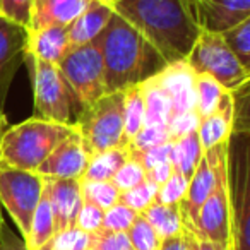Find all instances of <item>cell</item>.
<instances>
[{
	"label": "cell",
	"mask_w": 250,
	"mask_h": 250,
	"mask_svg": "<svg viewBox=\"0 0 250 250\" xmlns=\"http://www.w3.org/2000/svg\"><path fill=\"white\" fill-rule=\"evenodd\" d=\"M113 11L144 36L165 63L187 60L201 33L188 0H117Z\"/></svg>",
	"instance_id": "6da1fadb"
},
{
	"label": "cell",
	"mask_w": 250,
	"mask_h": 250,
	"mask_svg": "<svg viewBox=\"0 0 250 250\" xmlns=\"http://www.w3.org/2000/svg\"><path fill=\"white\" fill-rule=\"evenodd\" d=\"M96 43L103 60L106 93L141 84L167 65L144 36L117 12H113Z\"/></svg>",
	"instance_id": "7a4b0ae2"
},
{
	"label": "cell",
	"mask_w": 250,
	"mask_h": 250,
	"mask_svg": "<svg viewBox=\"0 0 250 250\" xmlns=\"http://www.w3.org/2000/svg\"><path fill=\"white\" fill-rule=\"evenodd\" d=\"M74 130V124H57L36 117L7 127L0 143V163L18 170L36 171Z\"/></svg>",
	"instance_id": "3957f363"
},
{
	"label": "cell",
	"mask_w": 250,
	"mask_h": 250,
	"mask_svg": "<svg viewBox=\"0 0 250 250\" xmlns=\"http://www.w3.org/2000/svg\"><path fill=\"white\" fill-rule=\"evenodd\" d=\"M249 132H233L228 141L229 250H250V158Z\"/></svg>",
	"instance_id": "277c9868"
},
{
	"label": "cell",
	"mask_w": 250,
	"mask_h": 250,
	"mask_svg": "<svg viewBox=\"0 0 250 250\" xmlns=\"http://www.w3.org/2000/svg\"><path fill=\"white\" fill-rule=\"evenodd\" d=\"M122 103L124 91H115L103 94L98 101L79 111V118L74 125L89 156L101 151L129 146L124 136Z\"/></svg>",
	"instance_id": "5b68a950"
},
{
	"label": "cell",
	"mask_w": 250,
	"mask_h": 250,
	"mask_svg": "<svg viewBox=\"0 0 250 250\" xmlns=\"http://www.w3.org/2000/svg\"><path fill=\"white\" fill-rule=\"evenodd\" d=\"M214 161L216 182L214 188L201 206L195 223L188 231L197 238L216 243L229 250L231 223H229V195H228V143L208 149Z\"/></svg>",
	"instance_id": "8992f818"
},
{
	"label": "cell",
	"mask_w": 250,
	"mask_h": 250,
	"mask_svg": "<svg viewBox=\"0 0 250 250\" xmlns=\"http://www.w3.org/2000/svg\"><path fill=\"white\" fill-rule=\"evenodd\" d=\"M57 67L72 96L81 104V110L106 94L103 60L96 40L81 46H70Z\"/></svg>",
	"instance_id": "52a82bcc"
},
{
	"label": "cell",
	"mask_w": 250,
	"mask_h": 250,
	"mask_svg": "<svg viewBox=\"0 0 250 250\" xmlns=\"http://www.w3.org/2000/svg\"><path fill=\"white\" fill-rule=\"evenodd\" d=\"M187 63L195 74H208L218 81L226 91L235 93L247 86L250 70L238 62L225 45L221 35L201 31L187 57Z\"/></svg>",
	"instance_id": "ba28073f"
},
{
	"label": "cell",
	"mask_w": 250,
	"mask_h": 250,
	"mask_svg": "<svg viewBox=\"0 0 250 250\" xmlns=\"http://www.w3.org/2000/svg\"><path fill=\"white\" fill-rule=\"evenodd\" d=\"M43 195V178L36 171L18 170L0 163V208L9 212L24 240Z\"/></svg>",
	"instance_id": "9c48e42d"
},
{
	"label": "cell",
	"mask_w": 250,
	"mask_h": 250,
	"mask_svg": "<svg viewBox=\"0 0 250 250\" xmlns=\"http://www.w3.org/2000/svg\"><path fill=\"white\" fill-rule=\"evenodd\" d=\"M33 91H35L33 117L57 124H72L70 122L72 93L55 63L33 60Z\"/></svg>",
	"instance_id": "30bf717a"
},
{
	"label": "cell",
	"mask_w": 250,
	"mask_h": 250,
	"mask_svg": "<svg viewBox=\"0 0 250 250\" xmlns=\"http://www.w3.org/2000/svg\"><path fill=\"white\" fill-rule=\"evenodd\" d=\"M28 59V29L0 16V111L4 113L9 89Z\"/></svg>",
	"instance_id": "8fae6325"
},
{
	"label": "cell",
	"mask_w": 250,
	"mask_h": 250,
	"mask_svg": "<svg viewBox=\"0 0 250 250\" xmlns=\"http://www.w3.org/2000/svg\"><path fill=\"white\" fill-rule=\"evenodd\" d=\"M43 195L48 199L55 235L76 228V218L83 206L79 180L76 178H43Z\"/></svg>",
	"instance_id": "7c38bea8"
},
{
	"label": "cell",
	"mask_w": 250,
	"mask_h": 250,
	"mask_svg": "<svg viewBox=\"0 0 250 250\" xmlns=\"http://www.w3.org/2000/svg\"><path fill=\"white\" fill-rule=\"evenodd\" d=\"M173 106V117L195 110V72L187 60L167 63L153 76Z\"/></svg>",
	"instance_id": "4fadbf2b"
},
{
	"label": "cell",
	"mask_w": 250,
	"mask_h": 250,
	"mask_svg": "<svg viewBox=\"0 0 250 250\" xmlns=\"http://www.w3.org/2000/svg\"><path fill=\"white\" fill-rule=\"evenodd\" d=\"M194 12L201 31L221 35L250 19V0H195Z\"/></svg>",
	"instance_id": "5bb4252c"
},
{
	"label": "cell",
	"mask_w": 250,
	"mask_h": 250,
	"mask_svg": "<svg viewBox=\"0 0 250 250\" xmlns=\"http://www.w3.org/2000/svg\"><path fill=\"white\" fill-rule=\"evenodd\" d=\"M89 161L79 136L74 130L67 139H63L50 156L38 167L36 173L42 178H76L83 177L84 170Z\"/></svg>",
	"instance_id": "9a60e30c"
},
{
	"label": "cell",
	"mask_w": 250,
	"mask_h": 250,
	"mask_svg": "<svg viewBox=\"0 0 250 250\" xmlns=\"http://www.w3.org/2000/svg\"><path fill=\"white\" fill-rule=\"evenodd\" d=\"M214 182H216L214 161H212L211 153L204 151V156H202L201 163L197 165L194 175L188 180L187 194H185L184 201L178 204L185 229H190L194 226L199 209H201V206L204 204L206 199L209 197V194L214 188Z\"/></svg>",
	"instance_id": "2e32d148"
},
{
	"label": "cell",
	"mask_w": 250,
	"mask_h": 250,
	"mask_svg": "<svg viewBox=\"0 0 250 250\" xmlns=\"http://www.w3.org/2000/svg\"><path fill=\"white\" fill-rule=\"evenodd\" d=\"M233 117H235V100L233 93L226 91L216 110L201 118L197 136L202 149L208 151L221 143H228L233 134Z\"/></svg>",
	"instance_id": "e0dca14e"
},
{
	"label": "cell",
	"mask_w": 250,
	"mask_h": 250,
	"mask_svg": "<svg viewBox=\"0 0 250 250\" xmlns=\"http://www.w3.org/2000/svg\"><path fill=\"white\" fill-rule=\"evenodd\" d=\"M70 48L67 26L50 24L28 31V57L48 63H59Z\"/></svg>",
	"instance_id": "ac0fdd59"
},
{
	"label": "cell",
	"mask_w": 250,
	"mask_h": 250,
	"mask_svg": "<svg viewBox=\"0 0 250 250\" xmlns=\"http://www.w3.org/2000/svg\"><path fill=\"white\" fill-rule=\"evenodd\" d=\"M113 7L104 5L98 0H91L87 7L67 26L70 46H81L91 43L106 28L108 21L113 16Z\"/></svg>",
	"instance_id": "d6986e66"
},
{
	"label": "cell",
	"mask_w": 250,
	"mask_h": 250,
	"mask_svg": "<svg viewBox=\"0 0 250 250\" xmlns=\"http://www.w3.org/2000/svg\"><path fill=\"white\" fill-rule=\"evenodd\" d=\"M91 0H35L28 31L50 24L69 26Z\"/></svg>",
	"instance_id": "ffe728a7"
},
{
	"label": "cell",
	"mask_w": 250,
	"mask_h": 250,
	"mask_svg": "<svg viewBox=\"0 0 250 250\" xmlns=\"http://www.w3.org/2000/svg\"><path fill=\"white\" fill-rule=\"evenodd\" d=\"M144 96V106H146V118L144 124L147 125H161L168 127V124L173 118V106H171L168 96L163 93L153 76L139 84Z\"/></svg>",
	"instance_id": "44dd1931"
},
{
	"label": "cell",
	"mask_w": 250,
	"mask_h": 250,
	"mask_svg": "<svg viewBox=\"0 0 250 250\" xmlns=\"http://www.w3.org/2000/svg\"><path fill=\"white\" fill-rule=\"evenodd\" d=\"M129 146L117 147V149H108L89 156L87 167L83 173V180L93 182H111L113 175L120 170V167L129 160Z\"/></svg>",
	"instance_id": "7402d4cb"
},
{
	"label": "cell",
	"mask_w": 250,
	"mask_h": 250,
	"mask_svg": "<svg viewBox=\"0 0 250 250\" xmlns=\"http://www.w3.org/2000/svg\"><path fill=\"white\" fill-rule=\"evenodd\" d=\"M202 156H204V149L201 146L197 132H192L185 137L173 141V149H171V167L175 171L184 175L187 180L194 175L197 165L201 163Z\"/></svg>",
	"instance_id": "603a6c76"
},
{
	"label": "cell",
	"mask_w": 250,
	"mask_h": 250,
	"mask_svg": "<svg viewBox=\"0 0 250 250\" xmlns=\"http://www.w3.org/2000/svg\"><path fill=\"white\" fill-rule=\"evenodd\" d=\"M141 216L153 226V229L161 240L175 236L185 229L178 206H167L153 202L146 211L141 212Z\"/></svg>",
	"instance_id": "cb8c5ba5"
},
{
	"label": "cell",
	"mask_w": 250,
	"mask_h": 250,
	"mask_svg": "<svg viewBox=\"0 0 250 250\" xmlns=\"http://www.w3.org/2000/svg\"><path fill=\"white\" fill-rule=\"evenodd\" d=\"M146 118V106L141 86H130L124 89V103H122V120H124V136L127 143H132L134 137L143 129Z\"/></svg>",
	"instance_id": "d4e9b609"
},
{
	"label": "cell",
	"mask_w": 250,
	"mask_h": 250,
	"mask_svg": "<svg viewBox=\"0 0 250 250\" xmlns=\"http://www.w3.org/2000/svg\"><path fill=\"white\" fill-rule=\"evenodd\" d=\"M53 236H55V228H53L52 209H50L48 199L45 195H42V201H40L38 208L35 211V216H33L31 229H29V235L26 238L28 250L40 249L45 243H48Z\"/></svg>",
	"instance_id": "484cf974"
},
{
	"label": "cell",
	"mask_w": 250,
	"mask_h": 250,
	"mask_svg": "<svg viewBox=\"0 0 250 250\" xmlns=\"http://www.w3.org/2000/svg\"><path fill=\"white\" fill-rule=\"evenodd\" d=\"M226 89L208 74H195V111L206 117L216 110Z\"/></svg>",
	"instance_id": "4316f807"
},
{
	"label": "cell",
	"mask_w": 250,
	"mask_h": 250,
	"mask_svg": "<svg viewBox=\"0 0 250 250\" xmlns=\"http://www.w3.org/2000/svg\"><path fill=\"white\" fill-rule=\"evenodd\" d=\"M79 188L83 202L93 204L96 208L103 209V211L117 204L118 195H120V192L117 190V187L111 182H93L79 178Z\"/></svg>",
	"instance_id": "83f0119b"
},
{
	"label": "cell",
	"mask_w": 250,
	"mask_h": 250,
	"mask_svg": "<svg viewBox=\"0 0 250 250\" xmlns=\"http://www.w3.org/2000/svg\"><path fill=\"white\" fill-rule=\"evenodd\" d=\"M221 38L238 62L250 70V19L221 33Z\"/></svg>",
	"instance_id": "f1b7e54d"
},
{
	"label": "cell",
	"mask_w": 250,
	"mask_h": 250,
	"mask_svg": "<svg viewBox=\"0 0 250 250\" xmlns=\"http://www.w3.org/2000/svg\"><path fill=\"white\" fill-rule=\"evenodd\" d=\"M158 185L146 180L143 184H139L137 187L130 188V190L120 192L118 195V202L127 208H130L132 211H136L137 214H141L143 211H146L154 201H156V194H158Z\"/></svg>",
	"instance_id": "f546056e"
},
{
	"label": "cell",
	"mask_w": 250,
	"mask_h": 250,
	"mask_svg": "<svg viewBox=\"0 0 250 250\" xmlns=\"http://www.w3.org/2000/svg\"><path fill=\"white\" fill-rule=\"evenodd\" d=\"M130 242V249L132 250H160L161 242L163 240L156 235L153 226L146 221L141 214L134 219L132 226L127 231Z\"/></svg>",
	"instance_id": "4dcf8cb0"
},
{
	"label": "cell",
	"mask_w": 250,
	"mask_h": 250,
	"mask_svg": "<svg viewBox=\"0 0 250 250\" xmlns=\"http://www.w3.org/2000/svg\"><path fill=\"white\" fill-rule=\"evenodd\" d=\"M136 218H137L136 211H132V209L127 208V206L117 202V204H113L111 208H108L106 211H104L101 229H104V231H113V233H127Z\"/></svg>",
	"instance_id": "1f68e13d"
},
{
	"label": "cell",
	"mask_w": 250,
	"mask_h": 250,
	"mask_svg": "<svg viewBox=\"0 0 250 250\" xmlns=\"http://www.w3.org/2000/svg\"><path fill=\"white\" fill-rule=\"evenodd\" d=\"M188 180L180 175L178 171H171V175L168 177V180L163 185H160L156 194L158 204H167V206H178L184 201L185 194H187Z\"/></svg>",
	"instance_id": "d6a6232c"
},
{
	"label": "cell",
	"mask_w": 250,
	"mask_h": 250,
	"mask_svg": "<svg viewBox=\"0 0 250 250\" xmlns=\"http://www.w3.org/2000/svg\"><path fill=\"white\" fill-rule=\"evenodd\" d=\"M144 180H146V171H144V168L141 167L136 160L129 158V160L120 167V170L113 175L111 184L117 187L118 192H125V190H130V188L137 187V185L143 184Z\"/></svg>",
	"instance_id": "836d02e7"
},
{
	"label": "cell",
	"mask_w": 250,
	"mask_h": 250,
	"mask_svg": "<svg viewBox=\"0 0 250 250\" xmlns=\"http://www.w3.org/2000/svg\"><path fill=\"white\" fill-rule=\"evenodd\" d=\"M170 141L171 139H170V132H168V127L144 124L143 129L139 130V134L129 144V149H137V151L151 149V147L161 146V144L170 143Z\"/></svg>",
	"instance_id": "e575fe53"
},
{
	"label": "cell",
	"mask_w": 250,
	"mask_h": 250,
	"mask_svg": "<svg viewBox=\"0 0 250 250\" xmlns=\"http://www.w3.org/2000/svg\"><path fill=\"white\" fill-rule=\"evenodd\" d=\"M171 149H173V141L161 144V146L151 147V149H143V151L129 149V154L132 160H136L144 168V171H149L161 163H170Z\"/></svg>",
	"instance_id": "d590c367"
},
{
	"label": "cell",
	"mask_w": 250,
	"mask_h": 250,
	"mask_svg": "<svg viewBox=\"0 0 250 250\" xmlns=\"http://www.w3.org/2000/svg\"><path fill=\"white\" fill-rule=\"evenodd\" d=\"M35 0H0V16L28 29Z\"/></svg>",
	"instance_id": "8d00e7d4"
},
{
	"label": "cell",
	"mask_w": 250,
	"mask_h": 250,
	"mask_svg": "<svg viewBox=\"0 0 250 250\" xmlns=\"http://www.w3.org/2000/svg\"><path fill=\"white\" fill-rule=\"evenodd\" d=\"M91 249L94 250H129L130 242L127 233L100 231L91 233Z\"/></svg>",
	"instance_id": "74e56055"
},
{
	"label": "cell",
	"mask_w": 250,
	"mask_h": 250,
	"mask_svg": "<svg viewBox=\"0 0 250 250\" xmlns=\"http://www.w3.org/2000/svg\"><path fill=\"white\" fill-rule=\"evenodd\" d=\"M199 124H201V117L197 111H187V113L177 115L171 118L168 124V132H170V139L177 141L180 137H185L192 132H197Z\"/></svg>",
	"instance_id": "f35d334b"
},
{
	"label": "cell",
	"mask_w": 250,
	"mask_h": 250,
	"mask_svg": "<svg viewBox=\"0 0 250 250\" xmlns=\"http://www.w3.org/2000/svg\"><path fill=\"white\" fill-rule=\"evenodd\" d=\"M103 214L104 211L93 204L83 202L79 212L76 218V228H79L81 231L86 233H94L101 229V223H103Z\"/></svg>",
	"instance_id": "ab89813d"
},
{
	"label": "cell",
	"mask_w": 250,
	"mask_h": 250,
	"mask_svg": "<svg viewBox=\"0 0 250 250\" xmlns=\"http://www.w3.org/2000/svg\"><path fill=\"white\" fill-rule=\"evenodd\" d=\"M0 250H28L24 236L5 219L0 225Z\"/></svg>",
	"instance_id": "60d3db41"
},
{
	"label": "cell",
	"mask_w": 250,
	"mask_h": 250,
	"mask_svg": "<svg viewBox=\"0 0 250 250\" xmlns=\"http://www.w3.org/2000/svg\"><path fill=\"white\" fill-rule=\"evenodd\" d=\"M188 242H190V231L184 229L182 233L170 238H165L161 242L160 250H188Z\"/></svg>",
	"instance_id": "b9f144b4"
},
{
	"label": "cell",
	"mask_w": 250,
	"mask_h": 250,
	"mask_svg": "<svg viewBox=\"0 0 250 250\" xmlns=\"http://www.w3.org/2000/svg\"><path fill=\"white\" fill-rule=\"evenodd\" d=\"M171 171H173L171 163H161V165H158V167H154L153 170L146 171V178L160 187V185H163L165 182L168 180V177L171 175Z\"/></svg>",
	"instance_id": "7bdbcfd3"
},
{
	"label": "cell",
	"mask_w": 250,
	"mask_h": 250,
	"mask_svg": "<svg viewBox=\"0 0 250 250\" xmlns=\"http://www.w3.org/2000/svg\"><path fill=\"white\" fill-rule=\"evenodd\" d=\"M188 250H226L225 247L216 245V243L206 242V240H201L190 233V242H188Z\"/></svg>",
	"instance_id": "ee69618b"
},
{
	"label": "cell",
	"mask_w": 250,
	"mask_h": 250,
	"mask_svg": "<svg viewBox=\"0 0 250 250\" xmlns=\"http://www.w3.org/2000/svg\"><path fill=\"white\" fill-rule=\"evenodd\" d=\"M5 129H7V117H5V113L0 111V143H2V136H4Z\"/></svg>",
	"instance_id": "f6af8a7d"
},
{
	"label": "cell",
	"mask_w": 250,
	"mask_h": 250,
	"mask_svg": "<svg viewBox=\"0 0 250 250\" xmlns=\"http://www.w3.org/2000/svg\"><path fill=\"white\" fill-rule=\"evenodd\" d=\"M98 2H101V4H104V5H110V7H113V5H115V2H117V0H98Z\"/></svg>",
	"instance_id": "bcb514c9"
},
{
	"label": "cell",
	"mask_w": 250,
	"mask_h": 250,
	"mask_svg": "<svg viewBox=\"0 0 250 250\" xmlns=\"http://www.w3.org/2000/svg\"><path fill=\"white\" fill-rule=\"evenodd\" d=\"M36 250H52V240H50L48 243H45L43 247H40V249H36Z\"/></svg>",
	"instance_id": "7dc6e473"
},
{
	"label": "cell",
	"mask_w": 250,
	"mask_h": 250,
	"mask_svg": "<svg viewBox=\"0 0 250 250\" xmlns=\"http://www.w3.org/2000/svg\"><path fill=\"white\" fill-rule=\"evenodd\" d=\"M2 219H4V214H2V208H0V225H2Z\"/></svg>",
	"instance_id": "c3c4849f"
},
{
	"label": "cell",
	"mask_w": 250,
	"mask_h": 250,
	"mask_svg": "<svg viewBox=\"0 0 250 250\" xmlns=\"http://www.w3.org/2000/svg\"><path fill=\"white\" fill-rule=\"evenodd\" d=\"M188 2H190V4H194V2H195V0H188Z\"/></svg>",
	"instance_id": "681fc988"
},
{
	"label": "cell",
	"mask_w": 250,
	"mask_h": 250,
	"mask_svg": "<svg viewBox=\"0 0 250 250\" xmlns=\"http://www.w3.org/2000/svg\"><path fill=\"white\" fill-rule=\"evenodd\" d=\"M87 250H94V249H87Z\"/></svg>",
	"instance_id": "f907efd6"
},
{
	"label": "cell",
	"mask_w": 250,
	"mask_h": 250,
	"mask_svg": "<svg viewBox=\"0 0 250 250\" xmlns=\"http://www.w3.org/2000/svg\"><path fill=\"white\" fill-rule=\"evenodd\" d=\"M129 250H132V249H129Z\"/></svg>",
	"instance_id": "816d5d0a"
}]
</instances>
